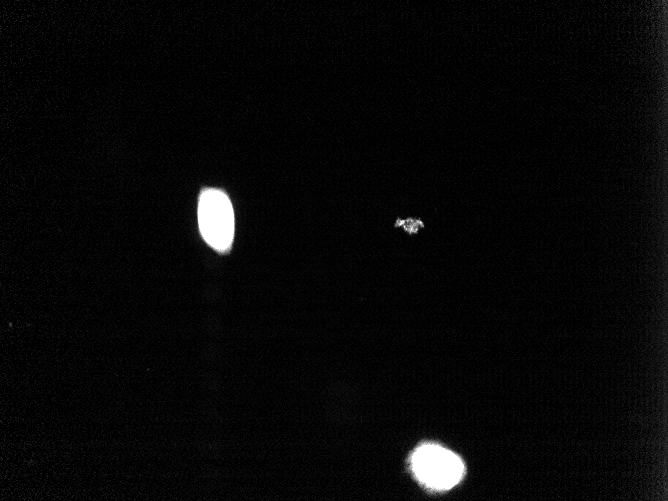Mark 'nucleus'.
<instances>
[{
  "label": "nucleus",
  "mask_w": 668,
  "mask_h": 501,
  "mask_svg": "<svg viewBox=\"0 0 668 501\" xmlns=\"http://www.w3.org/2000/svg\"><path fill=\"white\" fill-rule=\"evenodd\" d=\"M415 477L433 490H447L463 477L464 464L452 451L436 444L419 446L411 455Z\"/></svg>",
  "instance_id": "1"
},
{
  "label": "nucleus",
  "mask_w": 668,
  "mask_h": 501,
  "mask_svg": "<svg viewBox=\"0 0 668 501\" xmlns=\"http://www.w3.org/2000/svg\"><path fill=\"white\" fill-rule=\"evenodd\" d=\"M198 224L208 245L219 252L230 249L234 237V212L228 196L221 190L208 188L198 202Z\"/></svg>",
  "instance_id": "2"
},
{
  "label": "nucleus",
  "mask_w": 668,
  "mask_h": 501,
  "mask_svg": "<svg viewBox=\"0 0 668 501\" xmlns=\"http://www.w3.org/2000/svg\"><path fill=\"white\" fill-rule=\"evenodd\" d=\"M424 224L421 219L414 217L407 218H397L395 221V227L401 228L404 232L409 235H414L419 233L423 228Z\"/></svg>",
  "instance_id": "3"
}]
</instances>
